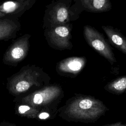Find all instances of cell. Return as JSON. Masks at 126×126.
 Instances as JSON below:
<instances>
[{
	"label": "cell",
	"mask_w": 126,
	"mask_h": 126,
	"mask_svg": "<svg viewBox=\"0 0 126 126\" xmlns=\"http://www.w3.org/2000/svg\"><path fill=\"white\" fill-rule=\"evenodd\" d=\"M110 42L119 50L126 54V39L110 27L102 26Z\"/></svg>",
	"instance_id": "11"
},
{
	"label": "cell",
	"mask_w": 126,
	"mask_h": 126,
	"mask_svg": "<svg viewBox=\"0 0 126 126\" xmlns=\"http://www.w3.org/2000/svg\"><path fill=\"white\" fill-rule=\"evenodd\" d=\"M17 0V1H27L29 0Z\"/></svg>",
	"instance_id": "18"
},
{
	"label": "cell",
	"mask_w": 126,
	"mask_h": 126,
	"mask_svg": "<svg viewBox=\"0 0 126 126\" xmlns=\"http://www.w3.org/2000/svg\"><path fill=\"white\" fill-rule=\"evenodd\" d=\"M37 0L24 1L6 0L0 2V12L7 18L19 19L27 11L32 7Z\"/></svg>",
	"instance_id": "6"
},
{
	"label": "cell",
	"mask_w": 126,
	"mask_h": 126,
	"mask_svg": "<svg viewBox=\"0 0 126 126\" xmlns=\"http://www.w3.org/2000/svg\"><path fill=\"white\" fill-rule=\"evenodd\" d=\"M61 88L55 85L45 87L25 96L22 99L27 105L37 108L49 104L59 96Z\"/></svg>",
	"instance_id": "4"
},
{
	"label": "cell",
	"mask_w": 126,
	"mask_h": 126,
	"mask_svg": "<svg viewBox=\"0 0 126 126\" xmlns=\"http://www.w3.org/2000/svg\"><path fill=\"white\" fill-rule=\"evenodd\" d=\"M20 29L19 19L9 18L0 19V41H6L16 37Z\"/></svg>",
	"instance_id": "9"
},
{
	"label": "cell",
	"mask_w": 126,
	"mask_h": 126,
	"mask_svg": "<svg viewBox=\"0 0 126 126\" xmlns=\"http://www.w3.org/2000/svg\"><path fill=\"white\" fill-rule=\"evenodd\" d=\"M17 112L20 115L30 118H34L38 116L39 110L27 104L21 105L18 107Z\"/></svg>",
	"instance_id": "13"
},
{
	"label": "cell",
	"mask_w": 126,
	"mask_h": 126,
	"mask_svg": "<svg viewBox=\"0 0 126 126\" xmlns=\"http://www.w3.org/2000/svg\"><path fill=\"white\" fill-rule=\"evenodd\" d=\"M68 18V12L66 7L63 3H59L47 10L44 19V24L49 23L52 28L66 22Z\"/></svg>",
	"instance_id": "8"
},
{
	"label": "cell",
	"mask_w": 126,
	"mask_h": 126,
	"mask_svg": "<svg viewBox=\"0 0 126 126\" xmlns=\"http://www.w3.org/2000/svg\"><path fill=\"white\" fill-rule=\"evenodd\" d=\"M43 79V72L40 68L34 64H27L7 79V87L11 93L17 94L33 86H40Z\"/></svg>",
	"instance_id": "2"
},
{
	"label": "cell",
	"mask_w": 126,
	"mask_h": 126,
	"mask_svg": "<svg viewBox=\"0 0 126 126\" xmlns=\"http://www.w3.org/2000/svg\"><path fill=\"white\" fill-rule=\"evenodd\" d=\"M45 35L49 43L59 48H66L70 45V32L65 26H56L48 29Z\"/></svg>",
	"instance_id": "7"
},
{
	"label": "cell",
	"mask_w": 126,
	"mask_h": 126,
	"mask_svg": "<svg viewBox=\"0 0 126 126\" xmlns=\"http://www.w3.org/2000/svg\"><path fill=\"white\" fill-rule=\"evenodd\" d=\"M84 34L88 43L99 54L111 63L116 62L110 46L97 31L89 26H86L84 27Z\"/></svg>",
	"instance_id": "5"
},
{
	"label": "cell",
	"mask_w": 126,
	"mask_h": 126,
	"mask_svg": "<svg viewBox=\"0 0 126 126\" xmlns=\"http://www.w3.org/2000/svg\"><path fill=\"white\" fill-rule=\"evenodd\" d=\"M103 126H126V124H122V123H117L107 125Z\"/></svg>",
	"instance_id": "16"
},
{
	"label": "cell",
	"mask_w": 126,
	"mask_h": 126,
	"mask_svg": "<svg viewBox=\"0 0 126 126\" xmlns=\"http://www.w3.org/2000/svg\"><path fill=\"white\" fill-rule=\"evenodd\" d=\"M85 63L86 60L83 57H71L61 61L58 68L63 72L77 74L83 68Z\"/></svg>",
	"instance_id": "10"
},
{
	"label": "cell",
	"mask_w": 126,
	"mask_h": 126,
	"mask_svg": "<svg viewBox=\"0 0 126 126\" xmlns=\"http://www.w3.org/2000/svg\"><path fill=\"white\" fill-rule=\"evenodd\" d=\"M108 89L116 93H122L126 90V76L114 80L108 85Z\"/></svg>",
	"instance_id": "14"
},
{
	"label": "cell",
	"mask_w": 126,
	"mask_h": 126,
	"mask_svg": "<svg viewBox=\"0 0 126 126\" xmlns=\"http://www.w3.org/2000/svg\"><path fill=\"white\" fill-rule=\"evenodd\" d=\"M83 6L93 12H102L109 10L111 4L109 0H81Z\"/></svg>",
	"instance_id": "12"
},
{
	"label": "cell",
	"mask_w": 126,
	"mask_h": 126,
	"mask_svg": "<svg viewBox=\"0 0 126 126\" xmlns=\"http://www.w3.org/2000/svg\"><path fill=\"white\" fill-rule=\"evenodd\" d=\"M7 18V17H6V16L4 14H3V13H2L0 12V19H2V18Z\"/></svg>",
	"instance_id": "17"
},
{
	"label": "cell",
	"mask_w": 126,
	"mask_h": 126,
	"mask_svg": "<svg viewBox=\"0 0 126 126\" xmlns=\"http://www.w3.org/2000/svg\"><path fill=\"white\" fill-rule=\"evenodd\" d=\"M31 35L25 33L13 41L4 52L2 63L7 65L16 66L28 56Z\"/></svg>",
	"instance_id": "3"
},
{
	"label": "cell",
	"mask_w": 126,
	"mask_h": 126,
	"mask_svg": "<svg viewBox=\"0 0 126 126\" xmlns=\"http://www.w3.org/2000/svg\"><path fill=\"white\" fill-rule=\"evenodd\" d=\"M104 104L99 100L89 96L73 99L67 105L65 112L73 120L81 121L96 120L106 111Z\"/></svg>",
	"instance_id": "1"
},
{
	"label": "cell",
	"mask_w": 126,
	"mask_h": 126,
	"mask_svg": "<svg viewBox=\"0 0 126 126\" xmlns=\"http://www.w3.org/2000/svg\"><path fill=\"white\" fill-rule=\"evenodd\" d=\"M49 114L45 113V112H43V113H41L40 114H39L38 115V117L39 119H45L46 118H47L49 117Z\"/></svg>",
	"instance_id": "15"
}]
</instances>
